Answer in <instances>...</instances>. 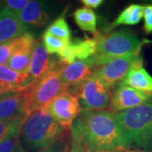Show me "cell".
<instances>
[{
	"instance_id": "obj_1",
	"label": "cell",
	"mask_w": 152,
	"mask_h": 152,
	"mask_svg": "<svg viewBox=\"0 0 152 152\" xmlns=\"http://www.w3.org/2000/svg\"><path fill=\"white\" fill-rule=\"evenodd\" d=\"M69 152L129 150L115 113L109 110H82L71 126Z\"/></svg>"
},
{
	"instance_id": "obj_2",
	"label": "cell",
	"mask_w": 152,
	"mask_h": 152,
	"mask_svg": "<svg viewBox=\"0 0 152 152\" xmlns=\"http://www.w3.org/2000/svg\"><path fill=\"white\" fill-rule=\"evenodd\" d=\"M115 116L129 150L152 151V98Z\"/></svg>"
},
{
	"instance_id": "obj_3",
	"label": "cell",
	"mask_w": 152,
	"mask_h": 152,
	"mask_svg": "<svg viewBox=\"0 0 152 152\" xmlns=\"http://www.w3.org/2000/svg\"><path fill=\"white\" fill-rule=\"evenodd\" d=\"M65 131L43 107L28 115L19 131V140L25 152H40Z\"/></svg>"
},
{
	"instance_id": "obj_4",
	"label": "cell",
	"mask_w": 152,
	"mask_h": 152,
	"mask_svg": "<svg viewBox=\"0 0 152 152\" xmlns=\"http://www.w3.org/2000/svg\"><path fill=\"white\" fill-rule=\"evenodd\" d=\"M94 37L98 42L97 53L93 57L96 68L115 58L130 54L141 48L142 46L138 37L128 29H121L104 36L97 31Z\"/></svg>"
},
{
	"instance_id": "obj_5",
	"label": "cell",
	"mask_w": 152,
	"mask_h": 152,
	"mask_svg": "<svg viewBox=\"0 0 152 152\" xmlns=\"http://www.w3.org/2000/svg\"><path fill=\"white\" fill-rule=\"evenodd\" d=\"M64 65L59 59L57 60L53 67L28 89L31 113L37 109L47 107L53 99L65 91L62 80V71Z\"/></svg>"
},
{
	"instance_id": "obj_6",
	"label": "cell",
	"mask_w": 152,
	"mask_h": 152,
	"mask_svg": "<svg viewBox=\"0 0 152 152\" xmlns=\"http://www.w3.org/2000/svg\"><path fill=\"white\" fill-rule=\"evenodd\" d=\"M140 50L141 48L130 54L112 60L97 68L93 74L103 81L111 91L115 90L116 87L124 81L132 69L137 65L143 64Z\"/></svg>"
},
{
	"instance_id": "obj_7",
	"label": "cell",
	"mask_w": 152,
	"mask_h": 152,
	"mask_svg": "<svg viewBox=\"0 0 152 152\" xmlns=\"http://www.w3.org/2000/svg\"><path fill=\"white\" fill-rule=\"evenodd\" d=\"M112 91L97 76L92 74L80 89L77 97L82 110L108 109Z\"/></svg>"
},
{
	"instance_id": "obj_8",
	"label": "cell",
	"mask_w": 152,
	"mask_h": 152,
	"mask_svg": "<svg viewBox=\"0 0 152 152\" xmlns=\"http://www.w3.org/2000/svg\"><path fill=\"white\" fill-rule=\"evenodd\" d=\"M30 113L28 89L0 96V121L22 125Z\"/></svg>"
},
{
	"instance_id": "obj_9",
	"label": "cell",
	"mask_w": 152,
	"mask_h": 152,
	"mask_svg": "<svg viewBox=\"0 0 152 152\" xmlns=\"http://www.w3.org/2000/svg\"><path fill=\"white\" fill-rule=\"evenodd\" d=\"M47 109L56 122L66 131H69L81 107L77 96L64 91L58 95L48 105Z\"/></svg>"
},
{
	"instance_id": "obj_10",
	"label": "cell",
	"mask_w": 152,
	"mask_h": 152,
	"mask_svg": "<svg viewBox=\"0 0 152 152\" xmlns=\"http://www.w3.org/2000/svg\"><path fill=\"white\" fill-rule=\"evenodd\" d=\"M96 69L93 57L86 60H78L69 65L65 64L62 71V80L65 91L77 96L84 83Z\"/></svg>"
},
{
	"instance_id": "obj_11",
	"label": "cell",
	"mask_w": 152,
	"mask_h": 152,
	"mask_svg": "<svg viewBox=\"0 0 152 152\" xmlns=\"http://www.w3.org/2000/svg\"><path fill=\"white\" fill-rule=\"evenodd\" d=\"M151 98L145 94L121 83L114 90L107 110L113 113H121L145 103Z\"/></svg>"
},
{
	"instance_id": "obj_12",
	"label": "cell",
	"mask_w": 152,
	"mask_h": 152,
	"mask_svg": "<svg viewBox=\"0 0 152 152\" xmlns=\"http://www.w3.org/2000/svg\"><path fill=\"white\" fill-rule=\"evenodd\" d=\"M17 46L9 60L8 66L15 72L29 74V66L36 39L31 34L25 33L16 38Z\"/></svg>"
},
{
	"instance_id": "obj_13",
	"label": "cell",
	"mask_w": 152,
	"mask_h": 152,
	"mask_svg": "<svg viewBox=\"0 0 152 152\" xmlns=\"http://www.w3.org/2000/svg\"><path fill=\"white\" fill-rule=\"evenodd\" d=\"M57 59L50 57L44 47L42 40H36L31 53L29 75L33 81H38L48 72L55 64Z\"/></svg>"
},
{
	"instance_id": "obj_14",
	"label": "cell",
	"mask_w": 152,
	"mask_h": 152,
	"mask_svg": "<svg viewBox=\"0 0 152 152\" xmlns=\"http://www.w3.org/2000/svg\"><path fill=\"white\" fill-rule=\"evenodd\" d=\"M28 27L16 14L4 5L0 10V45L26 33Z\"/></svg>"
},
{
	"instance_id": "obj_15",
	"label": "cell",
	"mask_w": 152,
	"mask_h": 152,
	"mask_svg": "<svg viewBox=\"0 0 152 152\" xmlns=\"http://www.w3.org/2000/svg\"><path fill=\"white\" fill-rule=\"evenodd\" d=\"M34 84L29 74H20L0 64V87L5 94L26 91Z\"/></svg>"
},
{
	"instance_id": "obj_16",
	"label": "cell",
	"mask_w": 152,
	"mask_h": 152,
	"mask_svg": "<svg viewBox=\"0 0 152 152\" xmlns=\"http://www.w3.org/2000/svg\"><path fill=\"white\" fill-rule=\"evenodd\" d=\"M122 83L152 98V76L143 67V64L132 69Z\"/></svg>"
},
{
	"instance_id": "obj_17",
	"label": "cell",
	"mask_w": 152,
	"mask_h": 152,
	"mask_svg": "<svg viewBox=\"0 0 152 152\" xmlns=\"http://www.w3.org/2000/svg\"><path fill=\"white\" fill-rule=\"evenodd\" d=\"M20 20L28 26H42L49 21L50 17L44 10L43 4L38 1H29L27 5L18 15Z\"/></svg>"
},
{
	"instance_id": "obj_18",
	"label": "cell",
	"mask_w": 152,
	"mask_h": 152,
	"mask_svg": "<svg viewBox=\"0 0 152 152\" xmlns=\"http://www.w3.org/2000/svg\"><path fill=\"white\" fill-rule=\"evenodd\" d=\"M144 6L137 4H133L127 6L118 15L112 24L109 25L107 31L119 26H135L139 24L143 18Z\"/></svg>"
},
{
	"instance_id": "obj_19",
	"label": "cell",
	"mask_w": 152,
	"mask_h": 152,
	"mask_svg": "<svg viewBox=\"0 0 152 152\" xmlns=\"http://www.w3.org/2000/svg\"><path fill=\"white\" fill-rule=\"evenodd\" d=\"M76 25L83 31L96 34L97 32V16L96 13L86 7L77 9L74 13Z\"/></svg>"
},
{
	"instance_id": "obj_20",
	"label": "cell",
	"mask_w": 152,
	"mask_h": 152,
	"mask_svg": "<svg viewBox=\"0 0 152 152\" xmlns=\"http://www.w3.org/2000/svg\"><path fill=\"white\" fill-rule=\"evenodd\" d=\"M75 49L76 60H86L94 57L97 53L98 42L96 38L77 41L72 42Z\"/></svg>"
},
{
	"instance_id": "obj_21",
	"label": "cell",
	"mask_w": 152,
	"mask_h": 152,
	"mask_svg": "<svg viewBox=\"0 0 152 152\" xmlns=\"http://www.w3.org/2000/svg\"><path fill=\"white\" fill-rule=\"evenodd\" d=\"M46 31L55 37L59 38L69 42H71L70 29L66 20L63 16L55 20L49 26V27Z\"/></svg>"
},
{
	"instance_id": "obj_22",
	"label": "cell",
	"mask_w": 152,
	"mask_h": 152,
	"mask_svg": "<svg viewBox=\"0 0 152 152\" xmlns=\"http://www.w3.org/2000/svg\"><path fill=\"white\" fill-rule=\"evenodd\" d=\"M42 41L43 42L46 51L50 55L54 54V53L58 54V53L63 51L71 42H69L64 41V40L59 39V38L55 37L52 36L51 34H49L47 31L44 32Z\"/></svg>"
},
{
	"instance_id": "obj_23",
	"label": "cell",
	"mask_w": 152,
	"mask_h": 152,
	"mask_svg": "<svg viewBox=\"0 0 152 152\" xmlns=\"http://www.w3.org/2000/svg\"><path fill=\"white\" fill-rule=\"evenodd\" d=\"M71 146L70 132L65 131L64 134L52 142L48 146L40 152H69Z\"/></svg>"
},
{
	"instance_id": "obj_24",
	"label": "cell",
	"mask_w": 152,
	"mask_h": 152,
	"mask_svg": "<svg viewBox=\"0 0 152 152\" xmlns=\"http://www.w3.org/2000/svg\"><path fill=\"white\" fill-rule=\"evenodd\" d=\"M0 152H25L19 140V132L11 134L0 141Z\"/></svg>"
},
{
	"instance_id": "obj_25",
	"label": "cell",
	"mask_w": 152,
	"mask_h": 152,
	"mask_svg": "<svg viewBox=\"0 0 152 152\" xmlns=\"http://www.w3.org/2000/svg\"><path fill=\"white\" fill-rule=\"evenodd\" d=\"M16 38L0 45V64L7 65L9 60L16 48Z\"/></svg>"
},
{
	"instance_id": "obj_26",
	"label": "cell",
	"mask_w": 152,
	"mask_h": 152,
	"mask_svg": "<svg viewBox=\"0 0 152 152\" xmlns=\"http://www.w3.org/2000/svg\"><path fill=\"white\" fill-rule=\"evenodd\" d=\"M20 127L21 125L20 124H8V123L0 121V141L11 134L19 132Z\"/></svg>"
},
{
	"instance_id": "obj_27",
	"label": "cell",
	"mask_w": 152,
	"mask_h": 152,
	"mask_svg": "<svg viewBox=\"0 0 152 152\" xmlns=\"http://www.w3.org/2000/svg\"><path fill=\"white\" fill-rule=\"evenodd\" d=\"M28 3V0H7L4 2V5L18 15L27 5Z\"/></svg>"
},
{
	"instance_id": "obj_28",
	"label": "cell",
	"mask_w": 152,
	"mask_h": 152,
	"mask_svg": "<svg viewBox=\"0 0 152 152\" xmlns=\"http://www.w3.org/2000/svg\"><path fill=\"white\" fill-rule=\"evenodd\" d=\"M144 29L146 34L152 33V4L144 6L143 10Z\"/></svg>"
},
{
	"instance_id": "obj_29",
	"label": "cell",
	"mask_w": 152,
	"mask_h": 152,
	"mask_svg": "<svg viewBox=\"0 0 152 152\" xmlns=\"http://www.w3.org/2000/svg\"><path fill=\"white\" fill-rule=\"evenodd\" d=\"M81 3L89 9H96L103 4V0H82Z\"/></svg>"
},
{
	"instance_id": "obj_30",
	"label": "cell",
	"mask_w": 152,
	"mask_h": 152,
	"mask_svg": "<svg viewBox=\"0 0 152 152\" xmlns=\"http://www.w3.org/2000/svg\"><path fill=\"white\" fill-rule=\"evenodd\" d=\"M108 152H143V151H136V150H124V149H119V150H115V151H108Z\"/></svg>"
},
{
	"instance_id": "obj_31",
	"label": "cell",
	"mask_w": 152,
	"mask_h": 152,
	"mask_svg": "<svg viewBox=\"0 0 152 152\" xmlns=\"http://www.w3.org/2000/svg\"><path fill=\"white\" fill-rule=\"evenodd\" d=\"M4 95H5V93L4 92V91L1 89V87H0V96H4Z\"/></svg>"
},
{
	"instance_id": "obj_32",
	"label": "cell",
	"mask_w": 152,
	"mask_h": 152,
	"mask_svg": "<svg viewBox=\"0 0 152 152\" xmlns=\"http://www.w3.org/2000/svg\"><path fill=\"white\" fill-rule=\"evenodd\" d=\"M0 10H1V4H0Z\"/></svg>"
}]
</instances>
